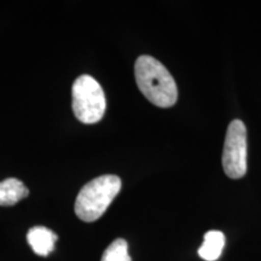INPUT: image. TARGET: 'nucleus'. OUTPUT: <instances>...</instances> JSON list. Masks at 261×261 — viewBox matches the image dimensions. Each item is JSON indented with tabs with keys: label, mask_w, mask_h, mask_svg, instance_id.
<instances>
[{
	"label": "nucleus",
	"mask_w": 261,
	"mask_h": 261,
	"mask_svg": "<svg viewBox=\"0 0 261 261\" xmlns=\"http://www.w3.org/2000/svg\"><path fill=\"white\" fill-rule=\"evenodd\" d=\"M135 76L140 92L149 102L160 108H171L177 103V84L167 68L151 56L138 57Z\"/></svg>",
	"instance_id": "obj_1"
},
{
	"label": "nucleus",
	"mask_w": 261,
	"mask_h": 261,
	"mask_svg": "<svg viewBox=\"0 0 261 261\" xmlns=\"http://www.w3.org/2000/svg\"><path fill=\"white\" fill-rule=\"evenodd\" d=\"M58 236L45 226H34L28 231L27 241L37 255L48 256L55 250Z\"/></svg>",
	"instance_id": "obj_5"
},
{
	"label": "nucleus",
	"mask_w": 261,
	"mask_h": 261,
	"mask_svg": "<svg viewBox=\"0 0 261 261\" xmlns=\"http://www.w3.org/2000/svg\"><path fill=\"white\" fill-rule=\"evenodd\" d=\"M100 261H132L128 254V244L123 238H117L104 250Z\"/></svg>",
	"instance_id": "obj_8"
},
{
	"label": "nucleus",
	"mask_w": 261,
	"mask_h": 261,
	"mask_svg": "<svg viewBox=\"0 0 261 261\" xmlns=\"http://www.w3.org/2000/svg\"><path fill=\"white\" fill-rule=\"evenodd\" d=\"M121 190L117 175H100L87 182L75 200V214L80 220L92 223L99 219Z\"/></svg>",
	"instance_id": "obj_2"
},
{
	"label": "nucleus",
	"mask_w": 261,
	"mask_h": 261,
	"mask_svg": "<svg viewBox=\"0 0 261 261\" xmlns=\"http://www.w3.org/2000/svg\"><path fill=\"white\" fill-rule=\"evenodd\" d=\"M225 246V236L221 231H208L204 234L203 244L198 249V255L205 261L219 259Z\"/></svg>",
	"instance_id": "obj_7"
},
{
	"label": "nucleus",
	"mask_w": 261,
	"mask_h": 261,
	"mask_svg": "<svg viewBox=\"0 0 261 261\" xmlns=\"http://www.w3.org/2000/svg\"><path fill=\"white\" fill-rule=\"evenodd\" d=\"M29 195L28 188L16 178H8L0 182V205L11 207Z\"/></svg>",
	"instance_id": "obj_6"
},
{
	"label": "nucleus",
	"mask_w": 261,
	"mask_h": 261,
	"mask_svg": "<svg viewBox=\"0 0 261 261\" xmlns=\"http://www.w3.org/2000/svg\"><path fill=\"white\" fill-rule=\"evenodd\" d=\"M221 162L228 178L240 179L246 175L247 128L241 120H233L227 127Z\"/></svg>",
	"instance_id": "obj_4"
},
{
	"label": "nucleus",
	"mask_w": 261,
	"mask_h": 261,
	"mask_svg": "<svg viewBox=\"0 0 261 261\" xmlns=\"http://www.w3.org/2000/svg\"><path fill=\"white\" fill-rule=\"evenodd\" d=\"M71 96L74 115L80 122L92 125L103 119L107 109L106 94L96 79L81 75L74 81Z\"/></svg>",
	"instance_id": "obj_3"
}]
</instances>
